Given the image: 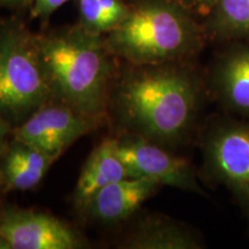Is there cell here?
Instances as JSON below:
<instances>
[{"label": "cell", "instance_id": "17", "mask_svg": "<svg viewBox=\"0 0 249 249\" xmlns=\"http://www.w3.org/2000/svg\"><path fill=\"white\" fill-rule=\"evenodd\" d=\"M176 1L192 12L193 14L207 17L213 8L217 0H176Z\"/></svg>", "mask_w": 249, "mask_h": 249}, {"label": "cell", "instance_id": "19", "mask_svg": "<svg viewBox=\"0 0 249 249\" xmlns=\"http://www.w3.org/2000/svg\"><path fill=\"white\" fill-rule=\"evenodd\" d=\"M33 0H0V8L30 7Z\"/></svg>", "mask_w": 249, "mask_h": 249}, {"label": "cell", "instance_id": "3", "mask_svg": "<svg viewBox=\"0 0 249 249\" xmlns=\"http://www.w3.org/2000/svg\"><path fill=\"white\" fill-rule=\"evenodd\" d=\"M204 29L176 0H136L126 18L104 36L108 52L130 65L178 62L202 49Z\"/></svg>", "mask_w": 249, "mask_h": 249}, {"label": "cell", "instance_id": "1", "mask_svg": "<svg viewBox=\"0 0 249 249\" xmlns=\"http://www.w3.org/2000/svg\"><path fill=\"white\" fill-rule=\"evenodd\" d=\"M201 99L200 77L179 61L130 65L112 82L108 107L124 133L170 149L188 138Z\"/></svg>", "mask_w": 249, "mask_h": 249}, {"label": "cell", "instance_id": "11", "mask_svg": "<svg viewBox=\"0 0 249 249\" xmlns=\"http://www.w3.org/2000/svg\"><path fill=\"white\" fill-rule=\"evenodd\" d=\"M121 248L126 249H201L203 242L189 226L170 217L151 214L139 220Z\"/></svg>", "mask_w": 249, "mask_h": 249}, {"label": "cell", "instance_id": "16", "mask_svg": "<svg viewBox=\"0 0 249 249\" xmlns=\"http://www.w3.org/2000/svg\"><path fill=\"white\" fill-rule=\"evenodd\" d=\"M68 1L70 0H33L30 6L31 17L40 20L49 18Z\"/></svg>", "mask_w": 249, "mask_h": 249}, {"label": "cell", "instance_id": "9", "mask_svg": "<svg viewBox=\"0 0 249 249\" xmlns=\"http://www.w3.org/2000/svg\"><path fill=\"white\" fill-rule=\"evenodd\" d=\"M210 87L227 112L249 119V42L232 46L216 59Z\"/></svg>", "mask_w": 249, "mask_h": 249}, {"label": "cell", "instance_id": "12", "mask_svg": "<svg viewBox=\"0 0 249 249\" xmlns=\"http://www.w3.org/2000/svg\"><path fill=\"white\" fill-rule=\"evenodd\" d=\"M126 166L116 151L114 139H105L87 158L74 188L73 203L81 213L96 193L110 183L127 178Z\"/></svg>", "mask_w": 249, "mask_h": 249}, {"label": "cell", "instance_id": "5", "mask_svg": "<svg viewBox=\"0 0 249 249\" xmlns=\"http://www.w3.org/2000/svg\"><path fill=\"white\" fill-rule=\"evenodd\" d=\"M205 172L225 187L249 217V119L217 120L203 140Z\"/></svg>", "mask_w": 249, "mask_h": 249}, {"label": "cell", "instance_id": "7", "mask_svg": "<svg viewBox=\"0 0 249 249\" xmlns=\"http://www.w3.org/2000/svg\"><path fill=\"white\" fill-rule=\"evenodd\" d=\"M99 121L83 116L64 103L50 99L14 127L13 138L58 160L76 140L92 132Z\"/></svg>", "mask_w": 249, "mask_h": 249}, {"label": "cell", "instance_id": "8", "mask_svg": "<svg viewBox=\"0 0 249 249\" xmlns=\"http://www.w3.org/2000/svg\"><path fill=\"white\" fill-rule=\"evenodd\" d=\"M82 236L52 214L33 209H0V249H79Z\"/></svg>", "mask_w": 249, "mask_h": 249}, {"label": "cell", "instance_id": "10", "mask_svg": "<svg viewBox=\"0 0 249 249\" xmlns=\"http://www.w3.org/2000/svg\"><path fill=\"white\" fill-rule=\"evenodd\" d=\"M161 187L154 180L127 177L110 183L92 196L83 213L103 224L128 219Z\"/></svg>", "mask_w": 249, "mask_h": 249}, {"label": "cell", "instance_id": "4", "mask_svg": "<svg viewBox=\"0 0 249 249\" xmlns=\"http://www.w3.org/2000/svg\"><path fill=\"white\" fill-rule=\"evenodd\" d=\"M51 98L36 35L17 20L0 22V116L17 127Z\"/></svg>", "mask_w": 249, "mask_h": 249}, {"label": "cell", "instance_id": "18", "mask_svg": "<svg viewBox=\"0 0 249 249\" xmlns=\"http://www.w3.org/2000/svg\"><path fill=\"white\" fill-rule=\"evenodd\" d=\"M13 132L14 127L0 116V163H1L2 157L7 150L9 142L13 139Z\"/></svg>", "mask_w": 249, "mask_h": 249}, {"label": "cell", "instance_id": "14", "mask_svg": "<svg viewBox=\"0 0 249 249\" xmlns=\"http://www.w3.org/2000/svg\"><path fill=\"white\" fill-rule=\"evenodd\" d=\"M203 29L219 40L249 42V0H217Z\"/></svg>", "mask_w": 249, "mask_h": 249}, {"label": "cell", "instance_id": "15", "mask_svg": "<svg viewBox=\"0 0 249 249\" xmlns=\"http://www.w3.org/2000/svg\"><path fill=\"white\" fill-rule=\"evenodd\" d=\"M79 22L83 29L105 36L126 18L129 5L124 0H76Z\"/></svg>", "mask_w": 249, "mask_h": 249}, {"label": "cell", "instance_id": "2", "mask_svg": "<svg viewBox=\"0 0 249 249\" xmlns=\"http://www.w3.org/2000/svg\"><path fill=\"white\" fill-rule=\"evenodd\" d=\"M36 42L51 99L101 120L107 113L113 77V55L104 36L76 24L36 35Z\"/></svg>", "mask_w": 249, "mask_h": 249}, {"label": "cell", "instance_id": "6", "mask_svg": "<svg viewBox=\"0 0 249 249\" xmlns=\"http://www.w3.org/2000/svg\"><path fill=\"white\" fill-rule=\"evenodd\" d=\"M114 142L129 177L150 179L180 191L203 193L191 163L167 148L132 133H124Z\"/></svg>", "mask_w": 249, "mask_h": 249}, {"label": "cell", "instance_id": "13", "mask_svg": "<svg viewBox=\"0 0 249 249\" xmlns=\"http://www.w3.org/2000/svg\"><path fill=\"white\" fill-rule=\"evenodd\" d=\"M55 160L46 152L13 138L0 163V182L12 191H31Z\"/></svg>", "mask_w": 249, "mask_h": 249}]
</instances>
